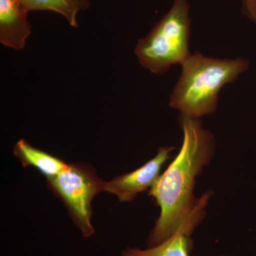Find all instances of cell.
Masks as SVG:
<instances>
[{
	"label": "cell",
	"instance_id": "cell-1",
	"mask_svg": "<svg viewBox=\"0 0 256 256\" xmlns=\"http://www.w3.org/2000/svg\"><path fill=\"white\" fill-rule=\"evenodd\" d=\"M182 144L168 169L150 188L149 195L160 208L151 230L148 248L156 246L176 234L191 237L203 220L212 194L196 198V178L214 156L215 137L202 126L201 119L180 114Z\"/></svg>",
	"mask_w": 256,
	"mask_h": 256
},
{
	"label": "cell",
	"instance_id": "cell-2",
	"mask_svg": "<svg viewBox=\"0 0 256 256\" xmlns=\"http://www.w3.org/2000/svg\"><path fill=\"white\" fill-rule=\"evenodd\" d=\"M249 66V60L242 57L214 58L196 50L181 66L170 107L195 119L214 114L222 88L236 80Z\"/></svg>",
	"mask_w": 256,
	"mask_h": 256
},
{
	"label": "cell",
	"instance_id": "cell-3",
	"mask_svg": "<svg viewBox=\"0 0 256 256\" xmlns=\"http://www.w3.org/2000/svg\"><path fill=\"white\" fill-rule=\"evenodd\" d=\"M188 0H174L171 8L144 38L138 40L134 54L143 68L164 75L174 65L182 66L192 54Z\"/></svg>",
	"mask_w": 256,
	"mask_h": 256
},
{
	"label": "cell",
	"instance_id": "cell-4",
	"mask_svg": "<svg viewBox=\"0 0 256 256\" xmlns=\"http://www.w3.org/2000/svg\"><path fill=\"white\" fill-rule=\"evenodd\" d=\"M48 186L66 206L72 220L88 238L95 234L92 224V202L104 192L105 182L101 180L90 165L67 164L56 176L47 178Z\"/></svg>",
	"mask_w": 256,
	"mask_h": 256
},
{
	"label": "cell",
	"instance_id": "cell-5",
	"mask_svg": "<svg viewBox=\"0 0 256 256\" xmlns=\"http://www.w3.org/2000/svg\"><path fill=\"white\" fill-rule=\"evenodd\" d=\"M173 150L174 146L160 148L156 156L141 168L105 182L104 192L118 197L119 202H132L138 194L154 184L159 178L162 166L170 159Z\"/></svg>",
	"mask_w": 256,
	"mask_h": 256
},
{
	"label": "cell",
	"instance_id": "cell-6",
	"mask_svg": "<svg viewBox=\"0 0 256 256\" xmlns=\"http://www.w3.org/2000/svg\"><path fill=\"white\" fill-rule=\"evenodd\" d=\"M28 12L18 0H0V42L16 50L24 48L32 34Z\"/></svg>",
	"mask_w": 256,
	"mask_h": 256
},
{
	"label": "cell",
	"instance_id": "cell-7",
	"mask_svg": "<svg viewBox=\"0 0 256 256\" xmlns=\"http://www.w3.org/2000/svg\"><path fill=\"white\" fill-rule=\"evenodd\" d=\"M14 154L24 168L34 166L47 178L56 176L67 166L63 160L37 149L25 140H20L15 144Z\"/></svg>",
	"mask_w": 256,
	"mask_h": 256
},
{
	"label": "cell",
	"instance_id": "cell-8",
	"mask_svg": "<svg viewBox=\"0 0 256 256\" xmlns=\"http://www.w3.org/2000/svg\"><path fill=\"white\" fill-rule=\"evenodd\" d=\"M26 12L52 11L67 20L70 26L78 28L79 12L90 6V0H18Z\"/></svg>",
	"mask_w": 256,
	"mask_h": 256
},
{
	"label": "cell",
	"instance_id": "cell-9",
	"mask_svg": "<svg viewBox=\"0 0 256 256\" xmlns=\"http://www.w3.org/2000/svg\"><path fill=\"white\" fill-rule=\"evenodd\" d=\"M192 240L190 237L176 234L162 244L146 249L128 248L122 252V256H190Z\"/></svg>",
	"mask_w": 256,
	"mask_h": 256
},
{
	"label": "cell",
	"instance_id": "cell-10",
	"mask_svg": "<svg viewBox=\"0 0 256 256\" xmlns=\"http://www.w3.org/2000/svg\"><path fill=\"white\" fill-rule=\"evenodd\" d=\"M242 14L256 23V0H242Z\"/></svg>",
	"mask_w": 256,
	"mask_h": 256
}]
</instances>
